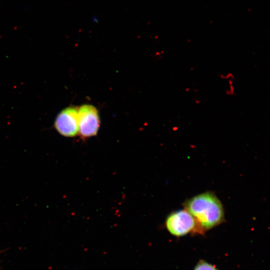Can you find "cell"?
Masks as SVG:
<instances>
[{
  "label": "cell",
  "mask_w": 270,
  "mask_h": 270,
  "mask_svg": "<svg viewBox=\"0 0 270 270\" xmlns=\"http://www.w3.org/2000/svg\"><path fill=\"white\" fill-rule=\"evenodd\" d=\"M54 128L61 135L73 137L78 134V108L68 107L62 110L57 116L54 124Z\"/></svg>",
  "instance_id": "cell-4"
},
{
  "label": "cell",
  "mask_w": 270,
  "mask_h": 270,
  "mask_svg": "<svg viewBox=\"0 0 270 270\" xmlns=\"http://www.w3.org/2000/svg\"><path fill=\"white\" fill-rule=\"evenodd\" d=\"M194 270H218L214 266L204 260L200 261Z\"/></svg>",
  "instance_id": "cell-5"
},
{
  "label": "cell",
  "mask_w": 270,
  "mask_h": 270,
  "mask_svg": "<svg viewBox=\"0 0 270 270\" xmlns=\"http://www.w3.org/2000/svg\"><path fill=\"white\" fill-rule=\"evenodd\" d=\"M166 226L172 235L181 236L190 232H202L194 216L186 210H180L171 213L167 217Z\"/></svg>",
  "instance_id": "cell-2"
},
{
  "label": "cell",
  "mask_w": 270,
  "mask_h": 270,
  "mask_svg": "<svg viewBox=\"0 0 270 270\" xmlns=\"http://www.w3.org/2000/svg\"><path fill=\"white\" fill-rule=\"evenodd\" d=\"M183 206L203 231L218 226L224 220L222 204L213 192H208L197 194L186 200Z\"/></svg>",
  "instance_id": "cell-1"
},
{
  "label": "cell",
  "mask_w": 270,
  "mask_h": 270,
  "mask_svg": "<svg viewBox=\"0 0 270 270\" xmlns=\"http://www.w3.org/2000/svg\"><path fill=\"white\" fill-rule=\"evenodd\" d=\"M100 124L98 111L94 106L84 104L78 108V134L82 138L96 135Z\"/></svg>",
  "instance_id": "cell-3"
}]
</instances>
